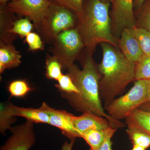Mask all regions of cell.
Wrapping results in <instances>:
<instances>
[{
  "label": "cell",
  "instance_id": "cell-17",
  "mask_svg": "<svg viewBox=\"0 0 150 150\" xmlns=\"http://www.w3.org/2000/svg\"><path fill=\"white\" fill-rule=\"evenodd\" d=\"M13 104L6 101L1 103L0 107V131L2 135H5L6 131L11 130V125L15 122V116L13 114Z\"/></svg>",
  "mask_w": 150,
  "mask_h": 150
},
{
  "label": "cell",
  "instance_id": "cell-15",
  "mask_svg": "<svg viewBox=\"0 0 150 150\" xmlns=\"http://www.w3.org/2000/svg\"><path fill=\"white\" fill-rule=\"evenodd\" d=\"M117 129L112 127L104 130H88L82 134V138L89 146L90 150H97L102 145L106 138L115 134Z\"/></svg>",
  "mask_w": 150,
  "mask_h": 150
},
{
  "label": "cell",
  "instance_id": "cell-11",
  "mask_svg": "<svg viewBox=\"0 0 150 150\" xmlns=\"http://www.w3.org/2000/svg\"><path fill=\"white\" fill-rule=\"evenodd\" d=\"M73 123L80 138L88 130H104L112 127L107 118L90 111L83 112V114L79 116L74 115Z\"/></svg>",
  "mask_w": 150,
  "mask_h": 150
},
{
  "label": "cell",
  "instance_id": "cell-35",
  "mask_svg": "<svg viewBox=\"0 0 150 150\" xmlns=\"http://www.w3.org/2000/svg\"><path fill=\"white\" fill-rule=\"evenodd\" d=\"M103 1H105L110 2V3H111L112 0H103Z\"/></svg>",
  "mask_w": 150,
  "mask_h": 150
},
{
  "label": "cell",
  "instance_id": "cell-20",
  "mask_svg": "<svg viewBox=\"0 0 150 150\" xmlns=\"http://www.w3.org/2000/svg\"><path fill=\"white\" fill-rule=\"evenodd\" d=\"M131 30L145 56H150V32L144 28L136 27Z\"/></svg>",
  "mask_w": 150,
  "mask_h": 150
},
{
  "label": "cell",
  "instance_id": "cell-4",
  "mask_svg": "<svg viewBox=\"0 0 150 150\" xmlns=\"http://www.w3.org/2000/svg\"><path fill=\"white\" fill-rule=\"evenodd\" d=\"M150 101V80H136L129 91L104 107L113 119H126L134 110Z\"/></svg>",
  "mask_w": 150,
  "mask_h": 150
},
{
  "label": "cell",
  "instance_id": "cell-32",
  "mask_svg": "<svg viewBox=\"0 0 150 150\" xmlns=\"http://www.w3.org/2000/svg\"><path fill=\"white\" fill-rule=\"evenodd\" d=\"M16 1L18 0H0V2L2 4H5L8 2L14 1Z\"/></svg>",
  "mask_w": 150,
  "mask_h": 150
},
{
  "label": "cell",
  "instance_id": "cell-8",
  "mask_svg": "<svg viewBox=\"0 0 150 150\" xmlns=\"http://www.w3.org/2000/svg\"><path fill=\"white\" fill-rule=\"evenodd\" d=\"M51 4L50 0H18L9 2L7 8L11 12L27 16L40 27Z\"/></svg>",
  "mask_w": 150,
  "mask_h": 150
},
{
  "label": "cell",
  "instance_id": "cell-25",
  "mask_svg": "<svg viewBox=\"0 0 150 150\" xmlns=\"http://www.w3.org/2000/svg\"><path fill=\"white\" fill-rule=\"evenodd\" d=\"M136 80L139 79L150 80V56H145L135 64Z\"/></svg>",
  "mask_w": 150,
  "mask_h": 150
},
{
  "label": "cell",
  "instance_id": "cell-3",
  "mask_svg": "<svg viewBox=\"0 0 150 150\" xmlns=\"http://www.w3.org/2000/svg\"><path fill=\"white\" fill-rule=\"evenodd\" d=\"M110 2L103 0H89L80 16L78 18L79 33L86 46L92 51L98 44L109 43L118 47V43L112 33L109 13Z\"/></svg>",
  "mask_w": 150,
  "mask_h": 150
},
{
  "label": "cell",
  "instance_id": "cell-7",
  "mask_svg": "<svg viewBox=\"0 0 150 150\" xmlns=\"http://www.w3.org/2000/svg\"><path fill=\"white\" fill-rule=\"evenodd\" d=\"M111 3V29H113L114 33L120 37L124 29L136 27L134 0H112Z\"/></svg>",
  "mask_w": 150,
  "mask_h": 150
},
{
  "label": "cell",
  "instance_id": "cell-2",
  "mask_svg": "<svg viewBox=\"0 0 150 150\" xmlns=\"http://www.w3.org/2000/svg\"><path fill=\"white\" fill-rule=\"evenodd\" d=\"M102 61L98 68L101 76L100 95L105 107L136 81V64L126 59L120 49L109 43H100Z\"/></svg>",
  "mask_w": 150,
  "mask_h": 150
},
{
  "label": "cell",
  "instance_id": "cell-33",
  "mask_svg": "<svg viewBox=\"0 0 150 150\" xmlns=\"http://www.w3.org/2000/svg\"><path fill=\"white\" fill-rule=\"evenodd\" d=\"M139 108L150 112V106H141Z\"/></svg>",
  "mask_w": 150,
  "mask_h": 150
},
{
  "label": "cell",
  "instance_id": "cell-16",
  "mask_svg": "<svg viewBox=\"0 0 150 150\" xmlns=\"http://www.w3.org/2000/svg\"><path fill=\"white\" fill-rule=\"evenodd\" d=\"M127 126L136 127L150 135V112L137 108L126 118Z\"/></svg>",
  "mask_w": 150,
  "mask_h": 150
},
{
  "label": "cell",
  "instance_id": "cell-34",
  "mask_svg": "<svg viewBox=\"0 0 150 150\" xmlns=\"http://www.w3.org/2000/svg\"><path fill=\"white\" fill-rule=\"evenodd\" d=\"M141 106H150V101H149V102L147 103H145L143 105Z\"/></svg>",
  "mask_w": 150,
  "mask_h": 150
},
{
  "label": "cell",
  "instance_id": "cell-28",
  "mask_svg": "<svg viewBox=\"0 0 150 150\" xmlns=\"http://www.w3.org/2000/svg\"><path fill=\"white\" fill-rule=\"evenodd\" d=\"M113 135H110L106 138L102 145L97 150H112V139Z\"/></svg>",
  "mask_w": 150,
  "mask_h": 150
},
{
  "label": "cell",
  "instance_id": "cell-30",
  "mask_svg": "<svg viewBox=\"0 0 150 150\" xmlns=\"http://www.w3.org/2000/svg\"><path fill=\"white\" fill-rule=\"evenodd\" d=\"M146 1V0H134V12L139 9Z\"/></svg>",
  "mask_w": 150,
  "mask_h": 150
},
{
  "label": "cell",
  "instance_id": "cell-24",
  "mask_svg": "<svg viewBox=\"0 0 150 150\" xmlns=\"http://www.w3.org/2000/svg\"><path fill=\"white\" fill-rule=\"evenodd\" d=\"M83 0H50L51 3L63 7L75 14L77 18L83 12Z\"/></svg>",
  "mask_w": 150,
  "mask_h": 150
},
{
  "label": "cell",
  "instance_id": "cell-21",
  "mask_svg": "<svg viewBox=\"0 0 150 150\" xmlns=\"http://www.w3.org/2000/svg\"><path fill=\"white\" fill-rule=\"evenodd\" d=\"M63 66L55 56L50 57L46 62V76L50 79L58 81L62 74V69Z\"/></svg>",
  "mask_w": 150,
  "mask_h": 150
},
{
  "label": "cell",
  "instance_id": "cell-27",
  "mask_svg": "<svg viewBox=\"0 0 150 150\" xmlns=\"http://www.w3.org/2000/svg\"><path fill=\"white\" fill-rule=\"evenodd\" d=\"M25 40L30 50H37L43 49V42L39 35L35 33L30 32L26 36Z\"/></svg>",
  "mask_w": 150,
  "mask_h": 150
},
{
  "label": "cell",
  "instance_id": "cell-10",
  "mask_svg": "<svg viewBox=\"0 0 150 150\" xmlns=\"http://www.w3.org/2000/svg\"><path fill=\"white\" fill-rule=\"evenodd\" d=\"M41 107L49 115V125L60 129L62 134L70 140L80 138L73 123L74 115L66 110L52 108L46 103H43Z\"/></svg>",
  "mask_w": 150,
  "mask_h": 150
},
{
  "label": "cell",
  "instance_id": "cell-18",
  "mask_svg": "<svg viewBox=\"0 0 150 150\" xmlns=\"http://www.w3.org/2000/svg\"><path fill=\"white\" fill-rule=\"evenodd\" d=\"M126 134L133 145L146 149L150 147V135L133 126H127Z\"/></svg>",
  "mask_w": 150,
  "mask_h": 150
},
{
  "label": "cell",
  "instance_id": "cell-29",
  "mask_svg": "<svg viewBox=\"0 0 150 150\" xmlns=\"http://www.w3.org/2000/svg\"><path fill=\"white\" fill-rule=\"evenodd\" d=\"M75 140H70V142H65L62 147V150H72Z\"/></svg>",
  "mask_w": 150,
  "mask_h": 150
},
{
  "label": "cell",
  "instance_id": "cell-31",
  "mask_svg": "<svg viewBox=\"0 0 150 150\" xmlns=\"http://www.w3.org/2000/svg\"><path fill=\"white\" fill-rule=\"evenodd\" d=\"M145 148L142 147L137 145H133V148L131 150H146Z\"/></svg>",
  "mask_w": 150,
  "mask_h": 150
},
{
  "label": "cell",
  "instance_id": "cell-22",
  "mask_svg": "<svg viewBox=\"0 0 150 150\" xmlns=\"http://www.w3.org/2000/svg\"><path fill=\"white\" fill-rule=\"evenodd\" d=\"M56 85L59 91L63 93L79 94V91L69 74H62Z\"/></svg>",
  "mask_w": 150,
  "mask_h": 150
},
{
  "label": "cell",
  "instance_id": "cell-5",
  "mask_svg": "<svg viewBox=\"0 0 150 150\" xmlns=\"http://www.w3.org/2000/svg\"><path fill=\"white\" fill-rule=\"evenodd\" d=\"M55 43V57L67 69L74 62L84 44L77 29H69L57 35Z\"/></svg>",
  "mask_w": 150,
  "mask_h": 150
},
{
  "label": "cell",
  "instance_id": "cell-23",
  "mask_svg": "<svg viewBox=\"0 0 150 150\" xmlns=\"http://www.w3.org/2000/svg\"><path fill=\"white\" fill-rule=\"evenodd\" d=\"M31 88L25 80L14 81L9 85L8 91L11 97H23L31 91Z\"/></svg>",
  "mask_w": 150,
  "mask_h": 150
},
{
  "label": "cell",
  "instance_id": "cell-6",
  "mask_svg": "<svg viewBox=\"0 0 150 150\" xmlns=\"http://www.w3.org/2000/svg\"><path fill=\"white\" fill-rule=\"evenodd\" d=\"M74 23V13L51 2L41 26L46 37L56 39L62 31L73 27Z\"/></svg>",
  "mask_w": 150,
  "mask_h": 150
},
{
  "label": "cell",
  "instance_id": "cell-1",
  "mask_svg": "<svg viewBox=\"0 0 150 150\" xmlns=\"http://www.w3.org/2000/svg\"><path fill=\"white\" fill-rule=\"evenodd\" d=\"M67 70L79 91L77 94L62 93L72 107L80 112L90 111L107 118L115 129L124 128L125 124L109 116L103 106L99 88L101 76L91 55L87 57L82 69L74 65Z\"/></svg>",
  "mask_w": 150,
  "mask_h": 150
},
{
  "label": "cell",
  "instance_id": "cell-14",
  "mask_svg": "<svg viewBox=\"0 0 150 150\" xmlns=\"http://www.w3.org/2000/svg\"><path fill=\"white\" fill-rule=\"evenodd\" d=\"M13 109L15 117H23L27 121L33 123L49 124V115L41 106L39 108H26L18 107L13 104Z\"/></svg>",
  "mask_w": 150,
  "mask_h": 150
},
{
  "label": "cell",
  "instance_id": "cell-19",
  "mask_svg": "<svg viewBox=\"0 0 150 150\" xmlns=\"http://www.w3.org/2000/svg\"><path fill=\"white\" fill-rule=\"evenodd\" d=\"M136 27L150 32V0H146L142 6L135 11Z\"/></svg>",
  "mask_w": 150,
  "mask_h": 150
},
{
  "label": "cell",
  "instance_id": "cell-26",
  "mask_svg": "<svg viewBox=\"0 0 150 150\" xmlns=\"http://www.w3.org/2000/svg\"><path fill=\"white\" fill-rule=\"evenodd\" d=\"M33 27V24L28 19H21L14 23L12 28L9 30L8 32L26 37L31 32Z\"/></svg>",
  "mask_w": 150,
  "mask_h": 150
},
{
  "label": "cell",
  "instance_id": "cell-9",
  "mask_svg": "<svg viewBox=\"0 0 150 150\" xmlns=\"http://www.w3.org/2000/svg\"><path fill=\"white\" fill-rule=\"evenodd\" d=\"M10 131L11 136L0 150H29L35 144L36 138L33 122L26 121L12 127Z\"/></svg>",
  "mask_w": 150,
  "mask_h": 150
},
{
  "label": "cell",
  "instance_id": "cell-13",
  "mask_svg": "<svg viewBox=\"0 0 150 150\" xmlns=\"http://www.w3.org/2000/svg\"><path fill=\"white\" fill-rule=\"evenodd\" d=\"M21 56L14 46L1 45L0 48V73L6 69L18 67L21 64Z\"/></svg>",
  "mask_w": 150,
  "mask_h": 150
},
{
  "label": "cell",
  "instance_id": "cell-12",
  "mask_svg": "<svg viewBox=\"0 0 150 150\" xmlns=\"http://www.w3.org/2000/svg\"><path fill=\"white\" fill-rule=\"evenodd\" d=\"M118 43L121 52L130 62L136 64L145 56L131 29L126 28L122 31Z\"/></svg>",
  "mask_w": 150,
  "mask_h": 150
}]
</instances>
